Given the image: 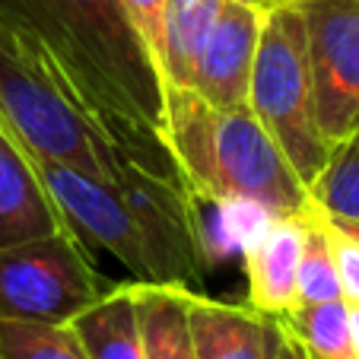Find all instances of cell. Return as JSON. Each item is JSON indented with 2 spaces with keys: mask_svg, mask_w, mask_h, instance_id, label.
Returning <instances> with one entry per match:
<instances>
[{
  "mask_svg": "<svg viewBox=\"0 0 359 359\" xmlns=\"http://www.w3.org/2000/svg\"><path fill=\"white\" fill-rule=\"evenodd\" d=\"M299 305L305 302H327V299H344L331 255V238H327L325 213L309 203L302 210V251H299V280H296Z\"/></svg>",
  "mask_w": 359,
  "mask_h": 359,
  "instance_id": "17",
  "label": "cell"
},
{
  "mask_svg": "<svg viewBox=\"0 0 359 359\" xmlns=\"http://www.w3.org/2000/svg\"><path fill=\"white\" fill-rule=\"evenodd\" d=\"M251 4H258V7H271V4H277V0H251Z\"/></svg>",
  "mask_w": 359,
  "mask_h": 359,
  "instance_id": "24",
  "label": "cell"
},
{
  "mask_svg": "<svg viewBox=\"0 0 359 359\" xmlns=\"http://www.w3.org/2000/svg\"><path fill=\"white\" fill-rule=\"evenodd\" d=\"M309 207V203H305ZM299 251H302V213L267 219L264 232L245 245V302L267 318H286L299 305Z\"/></svg>",
  "mask_w": 359,
  "mask_h": 359,
  "instance_id": "9",
  "label": "cell"
},
{
  "mask_svg": "<svg viewBox=\"0 0 359 359\" xmlns=\"http://www.w3.org/2000/svg\"><path fill=\"white\" fill-rule=\"evenodd\" d=\"M61 229V217L29 165L22 147L0 124V248Z\"/></svg>",
  "mask_w": 359,
  "mask_h": 359,
  "instance_id": "11",
  "label": "cell"
},
{
  "mask_svg": "<svg viewBox=\"0 0 359 359\" xmlns=\"http://www.w3.org/2000/svg\"><path fill=\"white\" fill-rule=\"evenodd\" d=\"M309 203L334 219L359 223V130L331 147L327 163L309 184Z\"/></svg>",
  "mask_w": 359,
  "mask_h": 359,
  "instance_id": "15",
  "label": "cell"
},
{
  "mask_svg": "<svg viewBox=\"0 0 359 359\" xmlns=\"http://www.w3.org/2000/svg\"><path fill=\"white\" fill-rule=\"evenodd\" d=\"M165 149L197 203L248 207L267 219L296 217L309 191L248 109H217L194 89L163 83Z\"/></svg>",
  "mask_w": 359,
  "mask_h": 359,
  "instance_id": "2",
  "label": "cell"
},
{
  "mask_svg": "<svg viewBox=\"0 0 359 359\" xmlns=\"http://www.w3.org/2000/svg\"><path fill=\"white\" fill-rule=\"evenodd\" d=\"M0 359H89L70 325L0 318Z\"/></svg>",
  "mask_w": 359,
  "mask_h": 359,
  "instance_id": "18",
  "label": "cell"
},
{
  "mask_svg": "<svg viewBox=\"0 0 359 359\" xmlns=\"http://www.w3.org/2000/svg\"><path fill=\"white\" fill-rule=\"evenodd\" d=\"M143 359H197L188 321V286L134 283Z\"/></svg>",
  "mask_w": 359,
  "mask_h": 359,
  "instance_id": "13",
  "label": "cell"
},
{
  "mask_svg": "<svg viewBox=\"0 0 359 359\" xmlns=\"http://www.w3.org/2000/svg\"><path fill=\"white\" fill-rule=\"evenodd\" d=\"M264 7L223 0L213 29L201 48L194 67V89L217 109H248V80L261 39Z\"/></svg>",
  "mask_w": 359,
  "mask_h": 359,
  "instance_id": "8",
  "label": "cell"
},
{
  "mask_svg": "<svg viewBox=\"0 0 359 359\" xmlns=\"http://www.w3.org/2000/svg\"><path fill=\"white\" fill-rule=\"evenodd\" d=\"M350 346L353 359H359V305H350Z\"/></svg>",
  "mask_w": 359,
  "mask_h": 359,
  "instance_id": "22",
  "label": "cell"
},
{
  "mask_svg": "<svg viewBox=\"0 0 359 359\" xmlns=\"http://www.w3.org/2000/svg\"><path fill=\"white\" fill-rule=\"evenodd\" d=\"M353 130H359V118H356V124H353Z\"/></svg>",
  "mask_w": 359,
  "mask_h": 359,
  "instance_id": "25",
  "label": "cell"
},
{
  "mask_svg": "<svg viewBox=\"0 0 359 359\" xmlns=\"http://www.w3.org/2000/svg\"><path fill=\"white\" fill-rule=\"evenodd\" d=\"M102 292L89 248L67 229L0 248V318L67 325Z\"/></svg>",
  "mask_w": 359,
  "mask_h": 359,
  "instance_id": "6",
  "label": "cell"
},
{
  "mask_svg": "<svg viewBox=\"0 0 359 359\" xmlns=\"http://www.w3.org/2000/svg\"><path fill=\"white\" fill-rule=\"evenodd\" d=\"M26 153V149H22ZM32 172L39 175L45 194L51 197L64 229L83 248H102L130 271L134 283H175L182 286L175 264L147 229L140 213L134 210L124 184L86 175L80 169L51 163L45 156L26 153Z\"/></svg>",
  "mask_w": 359,
  "mask_h": 359,
  "instance_id": "5",
  "label": "cell"
},
{
  "mask_svg": "<svg viewBox=\"0 0 359 359\" xmlns=\"http://www.w3.org/2000/svg\"><path fill=\"white\" fill-rule=\"evenodd\" d=\"M248 111L271 134L290 169L309 191L321 165L327 163L331 143L318 128L309 41L296 0H277L264 7L248 80Z\"/></svg>",
  "mask_w": 359,
  "mask_h": 359,
  "instance_id": "4",
  "label": "cell"
},
{
  "mask_svg": "<svg viewBox=\"0 0 359 359\" xmlns=\"http://www.w3.org/2000/svg\"><path fill=\"white\" fill-rule=\"evenodd\" d=\"M327 223V238H331V255H334V267H337V280H340V292L350 305H359V236H353L344 223L331 219L325 213Z\"/></svg>",
  "mask_w": 359,
  "mask_h": 359,
  "instance_id": "20",
  "label": "cell"
},
{
  "mask_svg": "<svg viewBox=\"0 0 359 359\" xmlns=\"http://www.w3.org/2000/svg\"><path fill=\"white\" fill-rule=\"evenodd\" d=\"M309 41L315 111L327 143L359 118V0H296Z\"/></svg>",
  "mask_w": 359,
  "mask_h": 359,
  "instance_id": "7",
  "label": "cell"
},
{
  "mask_svg": "<svg viewBox=\"0 0 359 359\" xmlns=\"http://www.w3.org/2000/svg\"><path fill=\"white\" fill-rule=\"evenodd\" d=\"M271 359H312L309 350L292 337V331L286 325H280L273 318V331H271Z\"/></svg>",
  "mask_w": 359,
  "mask_h": 359,
  "instance_id": "21",
  "label": "cell"
},
{
  "mask_svg": "<svg viewBox=\"0 0 359 359\" xmlns=\"http://www.w3.org/2000/svg\"><path fill=\"white\" fill-rule=\"evenodd\" d=\"M292 331V337L309 350L312 359H353L350 346V302L327 299V302L296 305L286 318H277Z\"/></svg>",
  "mask_w": 359,
  "mask_h": 359,
  "instance_id": "16",
  "label": "cell"
},
{
  "mask_svg": "<svg viewBox=\"0 0 359 359\" xmlns=\"http://www.w3.org/2000/svg\"><path fill=\"white\" fill-rule=\"evenodd\" d=\"M118 7L124 10L128 22L134 26V32L140 35L149 61H153L159 80H163V10H165V0H118Z\"/></svg>",
  "mask_w": 359,
  "mask_h": 359,
  "instance_id": "19",
  "label": "cell"
},
{
  "mask_svg": "<svg viewBox=\"0 0 359 359\" xmlns=\"http://www.w3.org/2000/svg\"><path fill=\"white\" fill-rule=\"evenodd\" d=\"M223 0H165L163 10V83L191 89L201 48Z\"/></svg>",
  "mask_w": 359,
  "mask_h": 359,
  "instance_id": "14",
  "label": "cell"
},
{
  "mask_svg": "<svg viewBox=\"0 0 359 359\" xmlns=\"http://www.w3.org/2000/svg\"><path fill=\"white\" fill-rule=\"evenodd\" d=\"M331 219H334V217H331ZM337 223H344V226H346V229H350V232H353V236H359V223H346V219H337Z\"/></svg>",
  "mask_w": 359,
  "mask_h": 359,
  "instance_id": "23",
  "label": "cell"
},
{
  "mask_svg": "<svg viewBox=\"0 0 359 359\" xmlns=\"http://www.w3.org/2000/svg\"><path fill=\"white\" fill-rule=\"evenodd\" d=\"M0 124L26 153L124 184L134 172H178L172 159L121 143L67 93L35 76L0 48Z\"/></svg>",
  "mask_w": 359,
  "mask_h": 359,
  "instance_id": "3",
  "label": "cell"
},
{
  "mask_svg": "<svg viewBox=\"0 0 359 359\" xmlns=\"http://www.w3.org/2000/svg\"><path fill=\"white\" fill-rule=\"evenodd\" d=\"M0 48L121 143L172 159L163 80L118 0H0Z\"/></svg>",
  "mask_w": 359,
  "mask_h": 359,
  "instance_id": "1",
  "label": "cell"
},
{
  "mask_svg": "<svg viewBox=\"0 0 359 359\" xmlns=\"http://www.w3.org/2000/svg\"><path fill=\"white\" fill-rule=\"evenodd\" d=\"M86 346L89 359H143L140 312L134 280L105 290L89 309L67 321Z\"/></svg>",
  "mask_w": 359,
  "mask_h": 359,
  "instance_id": "12",
  "label": "cell"
},
{
  "mask_svg": "<svg viewBox=\"0 0 359 359\" xmlns=\"http://www.w3.org/2000/svg\"><path fill=\"white\" fill-rule=\"evenodd\" d=\"M188 321L197 359H271L273 318L255 312L248 302L188 290Z\"/></svg>",
  "mask_w": 359,
  "mask_h": 359,
  "instance_id": "10",
  "label": "cell"
}]
</instances>
